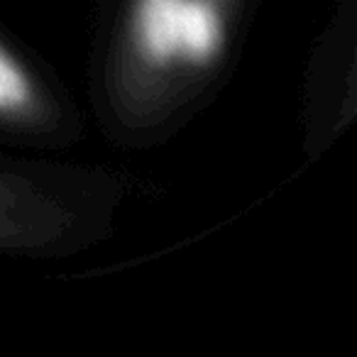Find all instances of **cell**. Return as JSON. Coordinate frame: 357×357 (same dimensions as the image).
Wrapping results in <instances>:
<instances>
[{"mask_svg":"<svg viewBox=\"0 0 357 357\" xmlns=\"http://www.w3.org/2000/svg\"><path fill=\"white\" fill-rule=\"evenodd\" d=\"M255 0H105L89 93L120 147H154L184 130L228 81Z\"/></svg>","mask_w":357,"mask_h":357,"instance_id":"6da1fadb","label":"cell"},{"mask_svg":"<svg viewBox=\"0 0 357 357\" xmlns=\"http://www.w3.org/2000/svg\"><path fill=\"white\" fill-rule=\"evenodd\" d=\"M306 81V110H303V147L308 154H321L333 139L350 125L355 115V81L340 76L355 74V6H345L335 22H331L323 45L311 61Z\"/></svg>","mask_w":357,"mask_h":357,"instance_id":"3957f363","label":"cell"},{"mask_svg":"<svg viewBox=\"0 0 357 357\" xmlns=\"http://www.w3.org/2000/svg\"><path fill=\"white\" fill-rule=\"evenodd\" d=\"M84 132V110L66 81L0 22V144L56 152Z\"/></svg>","mask_w":357,"mask_h":357,"instance_id":"7a4b0ae2","label":"cell"}]
</instances>
